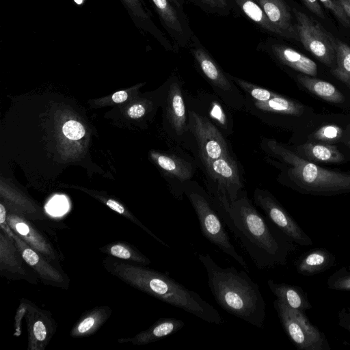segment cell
I'll use <instances>...</instances> for the list:
<instances>
[{"label":"cell","mask_w":350,"mask_h":350,"mask_svg":"<svg viewBox=\"0 0 350 350\" xmlns=\"http://www.w3.org/2000/svg\"><path fill=\"white\" fill-rule=\"evenodd\" d=\"M299 151L308 159L326 163H339L343 155L334 146L306 143L299 147Z\"/></svg>","instance_id":"cell-21"},{"label":"cell","mask_w":350,"mask_h":350,"mask_svg":"<svg viewBox=\"0 0 350 350\" xmlns=\"http://www.w3.org/2000/svg\"><path fill=\"white\" fill-rule=\"evenodd\" d=\"M33 334L38 340H44L46 336V329L44 324L40 321H36L33 327Z\"/></svg>","instance_id":"cell-38"},{"label":"cell","mask_w":350,"mask_h":350,"mask_svg":"<svg viewBox=\"0 0 350 350\" xmlns=\"http://www.w3.org/2000/svg\"><path fill=\"white\" fill-rule=\"evenodd\" d=\"M344 10L350 18V0H335Z\"/></svg>","instance_id":"cell-42"},{"label":"cell","mask_w":350,"mask_h":350,"mask_svg":"<svg viewBox=\"0 0 350 350\" xmlns=\"http://www.w3.org/2000/svg\"><path fill=\"white\" fill-rule=\"evenodd\" d=\"M127 97H128V94L126 92L123 91V90L118 91L112 95V100L114 103H122L126 100Z\"/></svg>","instance_id":"cell-41"},{"label":"cell","mask_w":350,"mask_h":350,"mask_svg":"<svg viewBox=\"0 0 350 350\" xmlns=\"http://www.w3.org/2000/svg\"><path fill=\"white\" fill-rule=\"evenodd\" d=\"M305 5L317 16L323 18L324 12L318 1V0H301Z\"/></svg>","instance_id":"cell-34"},{"label":"cell","mask_w":350,"mask_h":350,"mask_svg":"<svg viewBox=\"0 0 350 350\" xmlns=\"http://www.w3.org/2000/svg\"><path fill=\"white\" fill-rule=\"evenodd\" d=\"M75 2H77L78 4H80L81 3L82 1L81 0H75Z\"/></svg>","instance_id":"cell-45"},{"label":"cell","mask_w":350,"mask_h":350,"mask_svg":"<svg viewBox=\"0 0 350 350\" xmlns=\"http://www.w3.org/2000/svg\"><path fill=\"white\" fill-rule=\"evenodd\" d=\"M146 113V107L144 105L141 103L134 104L131 106L128 111L127 113L129 116L133 119H137L142 117Z\"/></svg>","instance_id":"cell-35"},{"label":"cell","mask_w":350,"mask_h":350,"mask_svg":"<svg viewBox=\"0 0 350 350\" xmlns=\"http://www.w3.org/2000/svg\"><path fill=\"white\" fill-rule=\"evenodd\" d=\"M184 191L196 213L203 236L247 270L244 258L231 243L224 222L215 210L211 198L198 189L187 187Z\"/></svg>","instance_id":"cell-4"},{"label":"cell","mask_w":350,"mask_h":350,"mask_svg":"<svg viewBox=\"0 0 350 350\" xmlns=\"http://www.w3.org/2000/svg\"><path fill=\"white\" fill-rule=\"evenodd\" d=\"M110 253L116 256L123 259H129L131 258V254L129 250L122 245H116L111 247Z\"/></svg>","instance_id":"cell-36"},{"label":"cell","mask_w":350,"mask_h":350,"mask_svg":"<svg viewBox=\"0 0 350 350\" xmlns=\"http://www.w3.org/2000/svg\"><path fill=\"white\" fill-rule=\"evenodd\" d=\"M162 25L172 40L174 45L178 48L188 47L193 36L189 19L185 12L169 0H151Z\"/></svg>","instance_id":"cell-10"},{"label":"cell","mask_w":350,"mask_h":350,"mask_svg":"<svg viewBox=\"0 0 350 350\" xmlns=\"http://www.w3.org/2000/svg\"><path fill=\"white\" fill-rule=\"evenodd\" d=\"M267 285L277 299L288 306L302 311L311 308L312 306L301 288L285 283H277L271 279L268 280Z\"/></svg>","instance_id":"cell-17"},{"label":"cell","mask_w":350,"mask_h":350,"mask_svg":"<svg viewBox=\"0 0 350 350\" xmlns=\"http://www.w3.org/2000/svg\"><path fill=\"white\" fill-rule=\"evenodd\" d=\"M347 146L350 148V141L346 142Z\"/></svg>","instance_id":"cell-46"},{"label":"cell","mask_w":350,"mask_h":350,"mask_svg":"<svg viewBox=\"0 0 350 350\" xmlns=\"http://www.w3.org/2000/svg\"><path fill=\"white\" fill-rule=\"evenodd\" d=\"M258 50L265 52L281 64L306 75L315 77L317 74L316 63L291 47L267 39L261 40Z\"/></svg>","instance_id":"cell-11"},{"label":"cell","mask_w":350,"mask_h":350,"mask_svg":"<svg viewBox=\"0 0 350 350\" xmlns=\"http://www.w3.org/2000/svg\"><path fill=\"white\" fill-rule=\"evenodd\" d=\"M129 5L133 13L142 19V21L148 23L150 22V18L142 8L139 0H124Z\"/></svg>","instance_id":"cell-32"},{"label":"cell","mask_w":350,"mask_h":350,"mask_svg":"<svg viewBox=\"0 0 350 350\" xmlns=\"http://www.w3.org/2000/svg\"><path fill=\"white\" fill-rule=\"evenodd\" d=\"M336 52V67L332 75L350 88V46L330 34Z\"/></svg>","instance_id":"cell-20"},{"label":"cell","mask_w":350,"mask_h":350,"mask_svg":"<svg viewBox=\"0 0 350 350\" xmlns=\"http://www.w3.org/2000/svg\"><path fill=\"white\" fill-rule=\"evenodd\" d=\"M327 286L336 291H350V270L342 267L328 278Z\"/></svg>","instance_id":"cell-26"},{"label":"cell","mask_w":350,"mask_h":350,"mask_svg":"<svg viewBox=\"0 0 350 350\" xmlns=\"http://www.w3.org/2000/svg\"><path fill=\"white\" fill-rule=\"evenodd\" d=\"M172 3H173L177 8L185 10V2L184 0H169Z\"/></svg>","instance_id":"cell-44"},{"label":"cell","mask_w":350,"mask_h":350,"mask_svg":"<svg viewBox=\"0 0 350 350\" xmlns=\"http://www.w3.org/2000/svg\"><path fill=\"white\" fill-rule=\"evenodd\" d=\"M271 23L285 36L286 39L299 41L296 25L293 23L290 8L284 0H254Z\"/></svg>","instance_id":"cell-13"},{"label":"cell","mask_w":350,"mask_h":350,"mask_svg":"<svg viewBox=\"0 0 350 350\" xmlns=\"http://www.w3.org/2000/svg\"><path fill=\"white\" fill-rule=\"evenodd\" d=\"M298 80L310 92L326 101L339 103L343 100L341 92L327 81L306 75H299Z\"/></svg>","instance_id":"cell-19"},{"label":"cell","mask_w":350,"mask_h":350,"mask_svg":"<svg viewBox=\"0 0 350 350\" xmlns=\"http://www.w3.org/2000/svg\"><path fill=\"white\" fill-rule=\"evenodd\" d=\"M270 150L289 164L290 178L301 189L313 194L329 195L350 191V175L321 167L275 141Z\"/></svg>","instance_id":"cell-3"},{"label":"cell","mask_w":350,"mask_h":350,"mask_svg":"<svg viewBox=\"0 0 350 350\" xmlns=\"http://www.w3.org/2000/svg\"><path fill=\"white\" fill-rule=\"evenodd\" d=\"M230 2L232 9L236 8L260 29L269 34L286 39L284 34L271 23L254 0H230Z\"/></svg>","instance_id":"cell-14"},{"label":"cell","mask_w":350,"mask_h":350,"mask_svg":"<svg viewBox=\"0 0 350 350\" xmlns=\"http://www.w3.org/2000/svg\"><path fill=\"white\" fill-rule=\"evenodd\" d=\"M338 325L350 332V307L343 308L338 314Z\"/></svg>","instance_id":"cell-33"},{"label":"cell","mask_w":350,"mask_h":350,"mask_svg":"<svg viewBox=\"0 0 350 350\" xmlns=\"http://www.w3.org/2000/svg\"><path fill=\"white\" fill-rule=\"evenodd\" d=\"M62 133L70 139L79 140L84 136L85 130L80 122L70 120L64 124Z\"/></svg>","instance_id":"cell-28"},{"label":"cell","mask_w":350,"mask_h":350,"mask_svg":"<svg viewBox=\"0 0 350 350\" xmlns=\"http://www.w3.org/2000/svg\"><path fill=\"white\" fill-rule=\"evenodd\" d=\"M334 257L325 249H314L295 262L299 273L312 275L323 272L334 264Z\"/></svg>","instance_id":"cell-16"},{"label":"cell","mask_w":350,"mask_h":350,"mask_svg":"<svg viewBox=\"0 0 350 350\" xmlns=\"http://www.w3.org/2000/svg\"><path fill=\"white\" fill-rule=\"evenodd\" d=\"M284 330L300 350H329L325 334L314 326L304 311L292 308L281 300L273 302Z\"/></svg>","instance_id":"cell-5"},{"label":"cell","mask_w":350,"mask_h":350,"mask_svg":"<svg viewBox=\"0 0 350 350\" xmlns=\"http://www.w3.org/2000/svg\"><path fill=\"white\" fill-rule=\"evenodd\" d=\"M336 18L346 27L350 29V18L342 7L335 0H320Z\"/></svg>","instance_id":"cell-30"},{"label":"cell","mask_w":350,"mask_h":350,"mask_svg":"<svg viewBox=\"0 0 350 350\" xmlns=\"http://www.w3.org/2000/svg\"><path fill=\"white\" fill-rule=\"evenodd\" d=\"M215 185L211 201L217 213L228 208L240 196L243 187L237 163L230 155L203 163Z\"/></svg>","instance_id":"cell-6"},{"label":"cell","mask_w":350,"mask_h":350,"mask_svg":"<svg viewBox=\"0 0 350 350\" xmlns=\"http://www.w3.org/2000/svg\"><path fill=\"white\" fill-rule=\"evenodd\" d=\"M243 90L248 93L257 102L267 101L276 94L267 89L254 85L241 79L229 76Z\"/></svg>","instance_id":"cell-25"},{"label":"cell","mask_w":350,"mask_h":350,"mask_svg":"<svg viewBox=\"0 0 350 350\" xmlns=\"http://www.w3.org/2000/svg\"><path fill=\"white\" fill-rule=\"evenodd\" d=\"M167 113L171 127L177 135H182L187 129L186 109L180 85L174 81L170 85Z\"/></svg>","instance_id":"cell-15"},{"label":"cell","mask_w":350,"mask_h":350,"mask_svg":"<svg viewBox=\"0 0 350 350\" xmlns=\"http://www.w3.org/2000/svg\"><path fill=\"white\" fill-rule=\"evenodd\" d=\"M299 41L304 48L329 67L336 66V52L330 34L305 13L293 9Z\"/></svg>","instance_id":"cell-7"},{"label":"cell","mask_w":350,"mask_h":350,"mask_svg":"<svg viewBox=\"0 0 350 350\" xmlns=\"http://www.w3.org/2000/svg\"><path fill=\"white\" fill-rule=\"evenodd\" d=\"M68 207V204L66 198L64 196H56L48 203L46 210L53 215H59L64 213Z\"/></svg>","instance_id":"cell-31"},{"label":"cell","mask_w":350,"mask_h":350,"mask_svg":"<svg viewBox=\"0 0 350 350\" xmlns=\"http://www.w3.org/2000/svg\"><path fill=\"white\" fill-rule=\"evenodd\" d=\"M189 122L202 163L229 155L226 143L217 129L206 118L191 111Z\"/></svg>","instance_id":"cell-9"},{"label":"cell","mask_w":350,"mask_h":350,"mask_svg":"<svg viewBox=\"0 0 350 350\" xmlns=\"http://www.w3.org/2000/svg\"><path fill=\"white\" fill-rule=\"evenodd\" d=\"M152 157L162 170L181 182L192 176L191 165L178 157L158 152L152 153Z\"/></svg>","instance_id":"cell-18"},{"label":"cell","mask_w":350,"mask_h":350,"mask_svg":"<svg viewBox=\"0 0 350 350\" xmlns=\"http://www.w3.org/2000/svg\"><path fill=\"white\" fill-rule=\"evenodd\" d=\"M342 135V130L336 125H325L317 131L314 137L319 140L333 141L338 139Z\"/></svg>","instance_id":"cell-29"},{"label":"cell","mask_w":350,"mask_h":350,"mask_svg":"<svg viewBox=\"0 0 350 350\" xmlns=\"http://www.w3.org/2000/svg\"><path fill=\"white\" fill-rule=\"evenodd\" d=\"M185 326V322L174 317L160 319L147 332L142 335L141 340L144 342L155 341L179 331Z\"/></svg>","instance_id":"cell-23"},{"label":"cell","mask_w":350,"mask_h":350,"mask_svg":"<svg viewBox=\"0 0 350 350\" xmlns=\"http://www.w3.org/2000/svg\"><path fill=\"white\" fill-rule=\"evenodd\" d=\"M106 204L116 212L123 214L124 213V207L116 201L109 199L107 201Z\"/></svg>","instance_id":"cell-40"},{"label":"cell","mask_w":350,"mask_h":350,"mask_svg":"<svg viewBox=\"0 0 350 350\" xmlns=\"http://www.w3.org/2000/svg\"><path fill=\"white\" fill-rule=\"evenodd\" d=\"M6 211L5 208L2 204H0V223L1 225L3 224L5 221Z\"/></svg>","instance_id":"cell-43"},{"label":"cell","mask_w":350,"mask_h":350,"mask_svg":"<svg viewBox=\"0 0 350 350\" xmlns=\"http://www.w3.org/2000/svg\"><path fill=\"white\" fill-rule=\"evenodd\" d=\"M188 47L196 64L211 83L219 90H231L232 86L228 78L196 34Z\"/></svg>","instance_id":"cell-12"},{"label":"cell","mask_w":350,"mask_h":350,"mask_svg":"<svg viewBox=\"0 0 350 350\" xmlns=\"http://www.w3.org/2000/svg\"><path fill=\"white\" fill-rule=\"evenodd\" d=\"M204 12L219 16H228L232 11L230 0H189Z\"/></svg>","instance_id":"cell-24"},{"label":"cell","mask_w":350,"mask_h":350,"mask_svg":"<svg viewBox=\"0 0 350 350\" xmlns=\"http://www.w3.org/2000/svg\"><path fill=\"white\" fill-rule=\"evenodd\" d=\"M10 220L12 221L14 228L19 234L33 244L38 250H43V246L38 243L39 240L38 241L37 237L33 236V232L31 231V228L26 223L18 219L10 218Z\"/></svg>","instance_id":"cell-27"},{"label":"cell","mask_w":350,"mask_h":350,"mask_svg":"<svg viewBox=\"0 0 350 350\" xmlns=\"http://www.w3.org/2000/svg\"><path fill=\"white\" fill-rule=\"evenodd\" d=\"M254 105L261 111L294 116H299L304 111L300 104L277 94L267 101H255Z\"/></svg>","instance_id":"cell-22"},{"label":"cell","mask_w":350,"mask_h":350,"mask_svg":"<svg viewBox=\"0 0 350 350\" xmlns=\"http://www.w3.org/2000/svg\"><path fill=\"white\" fill-rule=\"evenodd\" d=\"M218 214L258 269L286 263L293 248L291 240L256 210L245 193Z\"/></svg>","instance_id":"cell-1"},{"label":"cell","mask_w":350,"mask_h":350,"mask_svg":"<svg viewBox=\"0 0 350 350\" xmlns=\"http://www.w3.org/2000/svg\"><path fill=\"white\" fill-rule=\"evenodd\" d=\"M210 114L213 118L216 120L221 124H226V118L225 113L221 108L220 105L217 103H213L212 109L210 112Z\"/></svg>","instance_id":"cell-37"},{"label":"cell","mask_w":350,"mask_h":350,"mask_svg":"<svg viewBox=\"0 0 350 350\" xmlns=\"http://www.w3.org/2000/svg\"><path fill=\"white\" fill-rule=\"evenodd\" d=\"M208 284L217 304L227 312L256 326L264 327L266 304L258 284L244 271L221 267L211 256L199 254Z\"/></svg>","instance_id":"cell-2"},{"label":"cell","mask_w":350,"mask_h":350,"mask_svg":"<svg viewBox=\"0 0 350 350\" xmlns=\"http://www.w3.org/2000/svg\"><path fill=\"white\" fill-rule=\"evenodd\" d=\"M95 323L94 318L89 317L82 321L77 327L79 333L83 334L90 330Z\"/></svg>","instance_id":"cell-39"},{"label":"cell","mask_w":350,"mask_h":350,"mask_svg":"<svg viewBox=\"0 0 350 350\" xmlns=\"http://www.w3.org/2000/svg\"><path fill=\"white\" fill-rule=\"evenodd\" d=\"M255 204L265 213L267 218L291 241L301 246L313 244L312 239L304 232L284 208L267 191L257 189L254 191Z\"/></svg>","instance_id":"cell-8"}]
</instances>
